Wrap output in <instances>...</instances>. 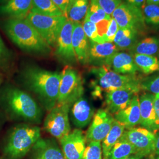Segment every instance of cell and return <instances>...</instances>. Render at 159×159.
<instances>
[{
  "label": "cell",
  "mask_w": 159,
  "mask_h": 159,
  "mask_svg": "<svg viewBox=\"0 0 159 159\" xmlns=\"http://www.w3.org/2000/svg\"><path fill=\"white\" fill-rule=\"evenodd\" d=\"M0 24L8 38L23 51L41 55L51 52L50 46L26 18H8Z\"/></svg>",
  "instance_id": "1"
},
{
  "label": "cell",
  "mask_w": 159,
  "mask_h": 159,
  "mask_svg": "<svg viewBox=\"0 0 159 159\" xmlns=\"http://www.w3.org/2000/svg\"><path fill=\"white\" fill-rule=\"evenodd\" d=\"M26 85L40 97L47 110H51L57 103L61 73L30 67L24 73Z\"/></svg>",
  "instance_id": "2"
},
{
  "label": "cell",
  "mask_w": 159,
  "mask_h": 159,
  "mask_svg": "<svg viewBox=\"0 0 159 159\" xmlns=\"http://www.w3.org/2000/svg\"><path fill=\"white\" fill-rule=\"evenodd\" d=\"M91 73L96 78L93 92V95L96 97L101 96L102 91L106 93L119 89H129L138 93L141 90V80L136 75L119 74L107 66L94 67Z\"/></svg>",
  "instance_id": "3"
},
{
  "label": "cell",
  "mask_w": 159,
  "mask_h": 159,
  "mask_svg": "<svg viewBox=\"0 0 159 159\" xmlns=\"http://www.w3.org/2000/svg\"><path fill=\"white\" fill-rule=\"evenodd\" d=\"M41 137L40 129L37 126L20 125L12 131L4 153L7 159H21L31 150Z\"/></svg>",
  "instance_id": "4"
},
{
  "label": "cell",
  "mask_w": 159,
  "mask_h": 159,
  "mask_svg": "<svg viewBox=\"0 0 159 159\" xmlns=\"http://www.w3.org/2000/svg\"><path fill=\"white\" fill-rule=\"evenodd\" d=\"M7 101L12 111L25 120L39 123L42 112L34 99L27 93L18 89H11L7 96Z\"/></svg>",
  "instance_id": "5"
},
{
  "label": "cell",
  "mask_w": 159,
  "mask_h": 159,
  "mask_svg": "<svg viewBox=\"0 0 159 159\" xmlns=\"http://www.w3.org/2000/svg\"><path fill=\"white\" fill-rule=\"evenodd\" d=\"M61 75L57 104H73L84 94L81 77L77 70L68 66L64 68Z\"/></svg>",
  "instance_id": "6"
},
{
  "label": "cell",
  "mask_w": 159,
  "mask_h": 159,
  "mask_svg": "<svg viewBox=\"0 0 159 159\" xmlns=\"http://www.w3.org/2000/svg\"><path fill=\"white\" fill-rule=\"evenodd\" d=\"M26 19L50 47H55L57 37L67 20L64 16L48 17L30 12Z\"/></svg>",
  "instance_id": "7"
},
{
  "label": "cell",
  "mask_w": 159,
  "mask_h": 159,
  "mask_svg": "<svg viewBox=\"0 0 159 159\" xmlns=\"http://www.w3.org/2000/svg\"><path fill=\"white\" fill-rule=\"evenodd\" d=\"M72 104H57L51 109L44 121V130L58 140L70 133L68 113Z\"/></svg>",
  "instance_id": "8"
},
{
  "label": "cell",
  "mask_w": 159,
  "mask_h": 159,
  "mask_svg": "<svg viewBox=\"0 0 159 159\" xmlns=\"http://www.w3.org/2000/svg\"><path fill=\"white\" fill-rule=\"evenodd\" d=\"M122 137L134 147L136 154L140 157L154 154L155 134L144 127H133L124 131Z\"/></svg>",
  "instance_id": "9"
},
{
  "label": "cell",
  "mask_w": 159,
  "mask_h": 159,
  "mask_svg": "<svg viewBox=\"0 0 159 159\" xmlns=\"http://www.w3.org/2000/svg\"><path fill=\"white\" fill-rule=\"evenodd\" d=\"M119 28L142 30L145 26L142 10L128 2H121L111 14Z\"/></svg>",
  "instance_id": "10"
},
{
  "label": "cell",
  "mask_w": 159,
  "mask_h": 159,
  "mask_svg": "<svg viewBox=\"0 0 159 159\" xmlns=\"http://www.w3.org/2000/svg\"><path fill=\"white\" fill-rule=\"evenodd\" d=\"M114 118L106 110L100 109L94 114L91 125L85 134V141L102 142L110 130Z\"/></svg>",
  "instance_id": "11"
},
{
  "label": "cell",
  "mask_w": 159,
  "mask_h": 159,
  "mask_svg": "<svg viewBox=\"0 0 159 159\" xmlns=\"http://www.w3.org/2000/svg\"><path fill=\"white\" fill-rule=\"evenodd\" d=\"M74 23L67 20L63 25L56 44L55 54L64 63L73 64L77 61L72 44Z\"/></svg>",
  "instance_id": "12"
},
{
  "label": "cell",
  "mask_w": 159,
  "mask_h": 159,
  "mask_svg": "<svg viewBox=\"0 0 159 159\" xmlns=\"http://www.w3.org/2000/svg\"><path fill=\"white\" fill-rule=\"evenodd\" d=\"M59 140L66 159H82L86 148L82 131L75 129Z\"/></svg>",
  "instance_id": "13"
},
{
  "label": "cell",
  "mask_w": 159,
  "mask_h": 159,
  "mask_svg": "<svg viewBox=\"0 0 159 159\" xmlns=\"http://www.w3.org/2000/svg\"><path fill=\"white\" fill-rule=\"evenodd\" d=\"M119 50L114 43H97L89 40L88 63L94 67L107 66L110 59Z\"/></svg>",
  "instance_id": "14"
},
{
  "label": "cell",
  "mask_w": 159,
  "mask_h": 159,
  "mask_svg": "<svg viewBox=\"0 0 159 159\" xmlns=\"http://www.w3.org/2000/svg\"><path fill=\"white\" fill-rule=\"evenodd\" d=\"M154 95L150 93L143 94L139 97L140 125L154 134L159 131L154 108Z\"/></svg>",
  "instance_id": "15"
},
{
  "label": "cell",
  "mask_w": 159,
  "mask_h": 159,
  "mask_svg": "<svg viewBox=\"0 0 159 159\" xmlns=\"http://www.w3.org/2000/svg\"><path fill=\"white\" fill-rule=\"evenodd\" d=\"M137 94L129 89H119L106 93L105 94L106 110L111 114H115L127 108L132 98Z\"/></svg>",
  "instance_id": "16"
},
{
  "label": "cell",
  "mask_w": 159,
  "mask_h": 159,
  "mask_svg": "<svg viewBox=\"0 0 159 159\" xmlns=\"http://www.w3.org/2000/svg\"><path fill=\"white\" fill-rule=\"evenodd\" d=\"M31 159H66L52 139H40L31 148Z\"/></svg>",
  "instance_id": "17"
},
{
  "label": "cell",
  "mask_w": 159,
  "mask_h": 159,
  "mask_svg": "<svg viewBox=\"0 0 159 159\" xmlns=\"http://www.w3.org/2000/svg\"><path fill=\"white\" fill-rule=\"evenodd\" d=\"M73 104L70 108V114L74 125L80 129L89 125L94 115V110L90 104L81 97Z\"/></svg>",
  "instance_id": "18"
},
{
  "label": "cell",
  "mask_w": 159,
  "mask_h": 159,
  "mask_svg": "<svg viewBox=\"0 0 159 159\" xmlns=\"http://www.w3.org/2000/svg\"><path fill=\"white\" fill-rule=\"evenodd\" d=\"M72 44L77 61L83 65L88 63L89 41L81 23H74Z\"/></svg>",
  "instance_id": "19"
},
{
  "label": "cell",
  "mask_w": 159,
  "mask_h": 159,
  "mask_svg": "<svg viewBox=\"0 0 159 159\" xmlns=\"http://www.w3.org/2000/svg\"><path fill=\"white\" fill-rule=\"evenodd\" d=\"M107 66L114 72L120 74L136 75L140 71L133 57L126 52H117L110 59Z\"/></svg>",
  "instance_id": "20"
},
{
  "label": "cell",
  "mask_w": 159,
  "mask_h": 159,
  "mask_svg": "<svg viewBox=\"0 0 159 159\" xmlns=\"http://www.w3.org/2000/svg\"><path fill=\"white\" fill-rule=\"evenodd\" d=\"M114 118L125 125L127 129L139 125L140 123V112L138 95L136 94L133 97L129 106L127 108L115 114Z\"/></svg>",
  "instance_id": "21"
},
{
  "label": "cell",
  "mask_w": 159,
  "mask_h": 159,
  "mask_svg": "<svg viewBox=\"0 0 159 159\" xmlns=\"http://www.w3.org/2000/svg\"><path fill=\"white\" fill-rule=\"evenodd\" d=\"M32 0H10L0 6V15L8 18L25 19L31 12Z\"/></svg>",
  "instance_id": "22"
},
{
  "label": "cell",
  "mask_w": 159,
  "mask_h": 159,
  "mask_svg": "<svg viewBox=\"0 0 159 159\" xmlns=\"http://www.w3.org/2000/svg\"><path fill=\"white\" fill-rule=\"evenodd\" d=\"M125 129V125L114 119L110 130L102 141V148L103 159H108V155L111 148L122 136Z\"/></svg>",
  "instance_id": "23"
},
{
  "label": "cell",
  "mask_w": 159,
  "mask_h": 159,
  "mask_svg": "<svg viewBox=\"0 0 159 159\" xmlns=\"http://www.w3.org/2000/svg\"><path fill=\"white\" fill-rule=\"evenodd\" d=\"M130 50L133 54L156 57L159 53V38L157 37H146L136 42Z\"/></svg>",
  "instance_id": "24"
},
{
  "label": "cell",
  "mask_w": 159,
  "mask_h": 159,
  "mask_svg": "<svg viewBox=\"0 0 159 159\" xmlns=\"http://www.w3.org/2000/svg\"><path fill=\"white\" fill-rule=\"evenodd\" d=\"M139 31L135 30L119 28L114 39V44L119 50L130 49L137 42Z\"/></svg>",
  "instance_id": "25"
},
{
  "label": "cell",
  "mask_w": 159,
  "mask_h": 159,
  "mask_svg": "<svg viewBox=\"0 0 159 159\" xmlns=\"http://www.w3.org/2000/svg\"><path fill=\"white\" fill-rule=\"evenodd\" d=\"M30 12L48 17L64 16L51 0H32Z\"/></svg>",
  "instance_id": "26"
},
{
  "label": "cell",
  "mask_w": 159,
  "mask_h": 159,
  "mask_svg": "<svg viewBox=\"0 0 159 159\" xmlns=\"http://www.w3.org/2000/svg\"><path fill=\"white\" fill-rule=\"evenodd\" d=\"M89 6V0H71L66 18L73 23H80L85 18Z\"/></svg>",
  "instance_id": "27"
},
{
  "label": "cell",
  "mask_w": 159,
  "mask_h": 159,
  "mask_svg": "<svg viewBox=\"0 0 159 159\" xmlns=\"http://www.w3.org/2000/svg\"><path fill=\"white\" fill-rule=\"evenodd\" d=\"M133 58L140 71L144 74H152L159 71V60L155 56L133 54Z\"/></svg>",
  "instance_id": "28"
},
{
  "label": "cell",
  "mask_w": 159,
  "mask_h": 159,
  "mask_svg": "<svg viewBox=\"0 0 159 159\" xmlns=\"http://www.w3.org/2000/svg\"><path fill=\"white\" fill-rule=\"evenodd\" d=\"M136 154L134 147L121 136L111 148L108 159H124Z\"/></svg>",
  "instance_id": "29"
},
{
  "label": "cell",
  "mask_w": 159,
  "mask_h": 159,
  "mask_svg": "<svg viewBox=\"0 0 159 159\" xmlns=\"http://www.w3.org/2000/svg\"><path fill=\"white\" fill-rule=\"evenodd\" d=\"M110 16L106 13L95 0H91L84 19L97 24Z\"/></svg>",
  "instance_id": "30"
},
{
  "label": "cell",
  "mask_w": 159,
  "mask_h": 159,
  "mask_svg": "<svg viewBox=\"0 0 159 159\" xmlns=\"http://www.w3.org/2000/svg\"><path fill=\"white\" fill-rule=\"evenodd\" d=\"M145 23L153 26H159V6L147 4L143 8Z\"/></svg>",
  "instance_id": "31"
},
{
  "label": "cell",
  "mask_w": 159,
  "mask_h": 159,
  "mask_svg": "<svg viewBox=\"0 0 159 159\" xmlns=\"http://www.w3.org/2000/svg\"><path fill=\"white\" fill-rule=\"evenodd\" d=\"M140 89L154 95L159 94V74L141 80Z\"/></svg>",
  "instance_id": "32"
},
{
  "label": "cell",
  "mask_w": 159,
  "mask_h": 159,
  "mask_svg": "<svg viewBox=\"0 0 159 159\" xmlns=\"http://www.w3.org/2000/svg\"><path fill=\"white\" fill-rule=\"evenodd\" d=\"M82 159H103L101 142H91L85 148Z\"/></svg>",
  "instance_id": "33"
},
{
  "label": "cell",
  "mask_w": 159,
  "mask_h": 159,
  "mask_svg": "<svg viewBox=\"0 0 159 159\" xmlns=\"http://www.w3.org/2000/svg\"><path fill=\"white\" fill-rule=\"evenodd\" d=\"M82 25L85 35L89 40L100 43L97 32L96 24L95 23L84 19Z\"/></svg>",
  "instance_id": "34"
},
{
  "label": "cell",
  "mask_w": 159,
  "mask_h": 159,
  "mask_svg": "<svg viewBox=\"0 0 159 159\" xmlns=\"http://www.w3.org/2000/svg\"><path fill=\"white\" fill-rule=\"evenodd\" d=\"M108 15L111 16L114 10L122 2L121 0H95Z\"/></svg>",
  "instance_id": "35"
},
{
  "label": "cell",
  "mask_w": 159,
  "mask_h": 159,
  "mask_svg": "<svg viewBox=\"0 0 159 159\" xmlns=\"http://www.w3.org/2000/svg\"><path fill=\"white\" fill-rule=\"evenodd\" d=\"M111 16L102 20V21L96 24L97 32L98 34L100 43L106 42V35L107 33L110 21Z\"/></svg>",
  "instance_id": "36"
},
{
  "label": "cell",
  "mask_w": 159,
  "mask_h": 159,
  "mask_svg": "<svg viewBox=\"0 0 159 159\" xmlns=\"http://www.w3.org/2000/svg\"><path fill=\"white\" fill-rule=\"evenodd\" d=\"M119 27L117 22L114 20L112 17L111 18L108 30L106 35V42L113 43L115 35L117 33Z\"/></svg>",
  "instance_id": "37"
},
{
  "label": "cell",
  "mask_w": 159,
  "mask_h": 159,
  "mask_svg": "<svg viewBox=\"0 0 159 159\" xmlns=\"http://www.w3.org/2000/svg\"><path fill=\"white\" fill-rule=\"evenodd\" d=\"M9 57L10 52L0 36V66L7 63Z\"/></svg>",
  "instance_id": "38"
},
{
  "label": "cell",
  "mask_w": 159,
  "mask_h": 159,
  "mask_svg": "<svg viewBox=\"0 0 159 159\" xmlns=\"http://www.w3.org/2000/svg\"><path fill=\"white\" fill-rule=\"evenodd\" d=\"M54 4L63 12L64 16L66 17L68 6L71 0H51Z\"/></svg>",
  "instance_id": "39"
},
{
  "label": "cell",
  "mask_w": 159,
  "mask_h": 159,
  "mask_svg": "<svg viewBox=\"0 0 159 159\" xmlns=\"http://www.w3.org/2000/svg\"><path fill=\"white\" fill-rule=\"evenodd\" d=\"M154 108L156 116L157 124L159 129V94L154 95Z\"/></svg>",
  "instance_id": "40"
},
{
  "label": "cell",
  "mask_w": 159,
  "mask_h": 159,
  "mask_svg": "<svg viewBox=\"0 0 159 159\" xmlns=\"http://www.w3.org/2000/svg\"><path fill=\"white\" fill-rule=\"evenodd\" d=\"M126 2L142 10L146 5V0H126Z\"/></svg>",
  "instance_id": "41"
},
{
  "label": "cell",
  "mask_w": 159,
  "mask_h": 159,
  "mask_svg": "<svg viewBox=\"0 0 159 159\" xmlns=\"http://www.w3.org/2000/svg\"><path fill=\"white\" fill-rule=\"evenodd\" d=\"M156 140L154 144V154L159 156V131L155 134Z\"/></svg>",
  "instance_id": "42"
},
{
  "label": "cell",
  "mask_w": 159,
  "mask_h": 159,
  "mask_svg": "<svg viewBox=\"0 0 159 159\" xmlns=\"http://www.w3.org/2000/svg\"><path fill=\"white\" fill-rule=\"evenodd\" d=\"M147 4H156L159 6V0H146Z\"/></svg>",
  "instance_id": "43"
},
{
  "label": "cell",
  "mask_w": 159,
  "mask_h": 159,
  "mask_svg": "<svg viewBox=\"0 0 159 159\" xmlns=\"http://www.w3.org/2000/svg\"><path fill=\"white\" fill-rule=\"evenodd\" d=\"M142 157H140V156H137L136 154H133V155H131L130 156H129V157H127V158H125V159H142Z\"/></svg>",
  "instance_id": "44"
},
{
  "label": "cell",
  "mask_w": 159,
  "mask_h": 159,
  "mask_svg": "<svg viewBox=\"0 0 159 159\" xmlns=\"http://www.w3.org/2000/svg\"><path fill=\"white\" fill-rule=\"evenodd\" d=\"M154 159V157H153V155H152V156H148V157L147 158V159Z\"/></svg>",
  "instance_id": "45"
},
{
  "label": "cell",
  "mask_w": 159,
  "mask_h": 159,
  "mask_svg": "<svg viewBox=\"0 0 159 159\" xmlns=\"http://www.w3.org/2000/svg\"><path fill=\"white\" fill-rule=\"evenodd\" d=\"M6 0H0V4H4L5 3Z\"/></svg>",
  "instance_id": "46"
},
{
  "label": "cell",
  "mask_w": 159,
  "mask_h": 159,
  "mask_svg": "<svg viewBox=\"0 0 159 159\" xmlns=\"http://www.w3.org/2000/svg\"><path fill=\"white\" fill-rule=\"evenodd\" d=\"M10 1V0H6V1H5V3H6V2H7V1ZM4 3V4H5Z\"/></svg>",
  "instance_id": "47"
},
{
  "label": "cell",
  "mask_w": 159,
  "mask_h": 159,
  "mask_svg": "<svg viewBox=\"0 0 159 159\" xmlns=\"http://www.w3.org/2000/svg\"><path fill=\"white\" fill-rule=\"evenodd\" d=\"M157 159H159V157H158V158H157Z\"/></svg>",
  "instance_id": "48"
},
{
  "label": "cell",
  "mask_w": 159,
  "mask_h": 159,
  "mask_svg": "<svg viewBox=\"0 0 159 159\" xmlns=\"http://www.w3.org/2000/svg\"><path fill=\"white\" fill-rule=\"evenodd\" d=\"M158 55H159V54H158Z\"/></svg>",
  "instance_id": "49"
}]
</instances>
